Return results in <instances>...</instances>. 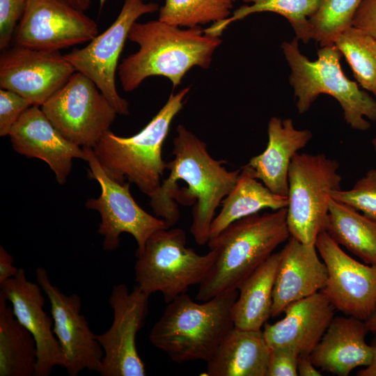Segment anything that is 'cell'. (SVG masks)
I'll use <instances>...</instances> for the list:
<instances>
[{
    "label": "cell",
    "instance_id": "cell-1",
    "mask_svg": "<svg viewBox=\"0 0 376 376\" xmlns=\"http://www.w3.org/2000/svg\"><path fill=\"white\" fill-rule=\"evenodd\" d=\"M173 139V159L166 162L168 178L151 195L150 204L155 215L173 226L180 212L175 200L193 205L190 233L200 246L207 244L215 211L235 185L240 169L228 171L224 160L208 152L206 143L178 125Z\"/></svg>",
    "mask_w": 376,
    "mask_h": 376
},
{
    "label": "cell",
    "instance_id": "cell-2",
    "mask_svg": "<svg viewBox=\"0 0 376 376\" xmlns=\"http://www.w3.org/2000/svg\"><path fill=\"white\" fill-rule=\"evenodd\" d=\"M128 39L139 48L118 68L126 92L137 88L151 76L166 77L173 87L178 86L191 68H208L221 43L219 37L205 34L201 26L182 29L159 19L134 22Z\"/></svg>",
    "mask_w": 376,
    "mask_h": 376
},
{
    "label": "cell",
    "instance_id": "cell-3",
    "mask_svg": "<svg viewBox=\"0 0 376 376\" xmlns=\"http://www.w3.org/2000/svg\"><path fill=\"white\" fill-rule=\"evenodd\" d=\"M290 237L287 207L234 221L207 242L215 259L198 285L196 299L208 300L237 290L241 283Z\"/></svg>",
    "mask_w": 376,
    "mask_h": 376
},
{
    "label": "cell",
    "instance_id": "cell-4",
    "mask_svg": "<svg viewBox=\"0 0 376 376\" xmlns=\"http://www.w3.org/2000/svg\"><path fill=\"white\" fill-rule=\"evenodd\" d=\"M238 290L197 303L183 293L168 303L149 340L174 362H207L234 328L233 307Z\"/></svg>",
    "mask_w": 376,
    "mask_h": 376
},
{
    "label": "cell",
    "instance_id": "cell-5",
    "mask_svg": "<svg viewBox=\"0 0 376 376\" xmlns=\"http://www.w3.org/2000/svg\"><path fill=\"white\" fill-rule=\"evenodd\" d=\"M189 87L170 95L167 102L137 134L122 137L106 132L93 148L105 173L114 180L134 183L148 197L161 185L166 162L162 146Z\"/></svg>",
    "mask_w": 376,
    "mask_h": 376
},
{
    "label": "cell",
    "instance_id": "cell-6",
    "mask_svg": "<svg viewBox=\"0 0 376 376\" xmlns=\"http://www.w3.org/2000/svg\"><path fill=\"white\" fill-rule=\"evenodd\" d=\"M298 40L295 37L281 44L291 69L289 81L298 112L305 113L320 94H327L339 102L344 119L352 128L368 130L370 123L365 118L376 121V99L346 77L340 63L343 55L336 45L321 47L318 59L311 61L300 52Z\"/></svg>",
    "mask_w": 376,
    "mask_h": 376
},
{
    "label": "cell",
    "instance_id": "cell-7",
    "mask_svg": "<svg viewBox=\"0 0 376 376\" xmlns=\"http://www.w3.org/2000/svg\"><path fill=\"white\" fill-rule=\"evenodd\" d=\"M185 232L180 228L162 229L147 240L136 255V285L148 295L160 292L168 304L200 284L214 263L215 252L198 254L186 246Z\"/></svg>",
    "mask_w": 376,
    "mask_h": 376
},
{
    "label": "cell",
    "instance_id": "cell-8",
    "mask_svg": "<svg viewBox=\"0 0 376 376\" xmlns=\"http://www.w3.org/2000/svg\"><path fill=\"white\" fill-rule=\"evenodd\" d=\"M338 161L324 154H295L288 182L287 225L290 237L315 245L325 231L330 194L340 189Z\"/></svg>",
    "mask_w": 376,
    "mask_h": 376
},
{
    "label": "cell",
    "instance_id": "cell-9",
    "mask_svg": "<svg viewBox=\"0 0 376 376\" xmlns=\"http://www.w3.org/2000/svg\"><path fill=\"white\" fill-rule=\"evenodd\" d=\"M82 148L84 160L88 165V176L97 180L101 188L100 195L87 200L86 207L100 214L97 233L104 237L103 249L107 251L116 249L120 246V235L126 233L134 238L136 255L139 254L154 233L170 227L164 220L151 215L137 204L130 193V182H117L105 173L93 148Z\"/></svg>",
    "mask_w": 376,
    "mask_h": 376
},
{
    "label": "cell",
    "instance_id": "cell-10",
    "mask_svg": "<svg viewBox=\"0 0 376 376\" xmlns=\"http://www.w3.org/2000/svg\"><path fill=\"white\" fill-rule=\"evenodd\" d=\"M40 108L66 139L81 148H93L118 114L95 84L79 72Z\"/></svg>",
    "mask_w": 376,
    "mask_h": 376
},
{
    "label": "cell",
    "instance_id": "cell-11",
    "mask_svg": "<svg viewBox=\"0 0 376 376\" xmlns=\"http://www.w3.org/2000/svg\"><path fill=\"white\" fill-rule=\"evenodd\" d=\"M159 9L156 3L143 0H124L116 20L81 49L65 54L76 72L92 80L106 97L118 114H129V103L118 93L116 71L130 30L141 16Z\"/></svg>",
    "mask_w": 376,
    "mask_h": 376
},
{
    "label": "cell",
    "instance_id": "cell-12",
    "mask_svg": "<svg viewBox=\"0 0 376 376\" xmlns=\"http://www.w3.org/2000/svg\"><path fill=\"white\" fill-rule=\"evenodd\" d=\"M150 295L137 285L131 291L125 283L113 285L108 303L113 321L107 331L96 334L104 352L102 376H144L146 368L136 348L138 332L148 313Z\"/></svg>",
    "mask_w": 376,
    "mask_h": 376
},
{
    "label": "cell",
    "instance_id": "cell-13",
    "mask_svg": "<svg viewBox=\"0 0 376 376\" xmlns=\"http://www.w3.org/2000/svg\"><path fill=\"white\" fill-rule=\"evenodd\" d=\"M97 35V24L67 0H29L12 41L14 45L60 51Z\"/></svg>",
    "mask_w": 376,
    "mask_h": 376
},
{
    "label": "cell",
    "instance_id": "cell-14",
    "mask_svg": "<svg viewBox=\"0 0 376 376\" xmlns=\"http://www.w3.org/2000/svg\"><path fill=\"white\" fill-rule=\"evenodd\" d=\"M315 245L328 272L321 292L336 310L368 320L376 308V266L352 258L326 231L318 236Z\"/></svg>",
    "mask_w": 376,
    "mask_h": 376
},
{
    "label": "cell",
    "instance_id": "cell-15",
    "mask_svg": "<svg viewBox=\"0 0 376 376\" xmlns=\"http://www.w3.org/2000/svg\"><path fill=\"white\" fill-rule=\"evenodd\" d=\"M36 278L49 299L53 331L65 357L68 374L77 376L84 370L98 373L104 352L81 313L80 297L62 292L42 267L36 269Z\"/></svg>",
    "mask_w": 376,
    "mask_h": 376
},
{
    "label": "cell",
    "instance_id": "cell-16",
    "mask_svg": "<svg viewBox=\"0 0 376 376\" xmlns=\"http://www.w3.org/2000/svg\"><path fill=\"white\" fill-rule=\"evenodd\" d=\"M76 72L60 51L14 45L0 56V88L41 107Z\"/></svg>",
    "mask_w": 376,
    "mask_h": 376
},
{
    "label": "cell",
    "instance_id": "cell-17",
    "mask_svg": "<svg viewBox=\"0 0 376 376\" xmlns=\"http://www.w3.org/2000/svg\"><path fill=\"white\" fill-rule=\"evenodd\" d=\"M38 283L17 274L0 284V294L10 304L17 320L32 334L37 348L35 376H49L55 366L65 368L66 359L53 331V319L44 310L45 297Z\"/></svg>",
    "mask_w": 376,
    "mask_h": 376
},
{
    "label": "cell",
    "instance_id": "cell-18",
    "mask_svg": "<svg viewBox=\"0 0 376 376\" xmlns=\"http://www.w3.org/2000/svg\"><path fill=\"white\" fill-rule=\"evenodd\" d=\"M8 136L15 151L45 162L60 185L65 183L72 159H84L83 148L66 139L38 106L28 108L13 126Z\"/></svg>",
    "mask_w": 376,
    "mask_h": 376
},
{
    "label": "cell",
    "instance_id": "cell-19",
    "mask_svg": "<svg viewBox=\"0 0 376 376\" xmlns=\"http://www.w3.org/2000/svg\"><path fill=\"white\" fill-rule=\"evenodd\" d=\"M335 308L320 291L295 301L284 310L285 316L266 322L263 335L270 348H290L299 355L311 354L335 314Z\"/></svg>",
    "mask_w": 376,
    "mask_h": 376
},
{
    "label": "cell",
    "instance_id": "cell-20",
    "mask_svg": "<svg viewBox=\"0 0 376 376\" xmlns=\"http://www.w3.org/2000/svg\"><path fill=\"white\" fill-rule=\"evenodd\" d=\"M315 245L304 244L290 237L281 251L273 290L272 317L282 313L290 304L320 292L328 272Z\"/></svg>",
    "mask_w": 376,
    "mask_h": 376
},
{
    "label": "cell",
    "instance_id": "cell-21",
    "mask_svg": "<svg viewBox=\"0 0 376 376\" xmlns=\"http://www.w3.org/2000/svg\"><path fill=\"white\" fill-rule=\"evenodd\" d=\"M368 331L363 320L349 315L334 317L310 354L313 364L338 376H347L356 368L367 366L372 359L371 345L366 342Z\"/></svg>",
    "mask_w": 376,
    "mask_h": 376
},
{
    "label": "cell",
    "instance_id": "cell-22",
    "mask_svg": "<svg viewBox=\"0 0 376 376\" xmlns=\"http://www.w3.org/2000/svg\"><path fill=\"white\" fill-rule=\"evenodd\" d=\"M268 142L265 150L250 159L256 178L272 192L288 197V171L292 158L313 137L308 130H298L291 118H270L267 125Z\"/></svg>",
    "mask_w": 376,
    "mask_h": 376
},
{
    "label": "cell",
    "instance_id": "cell-23",
    "mask_svg": "<svg viewBox=\"0 0 376 376\" xmlns=\"http://www.w3.org/2000/svg\"><path fill=\"white\" fill-rule=\"evenodd\" d=\"M270 350L262 329L234 327L207 362V375L267 376Z\"/></svg>",
    "mask_w": 376,
    "mask_h": 376
},
{
    "label": "cell",
    "instance_id": "cell-24",
    "mask_svg": "<svg viewBox=\"0 0 376 376\" xmlns=\"http://www.w3.org/2000/svg\"><path fill=\"white\" fill-rule=\"evenodd\" d=\"M281 251L273 253L239 285L233 307L234 327L261 330L272 317L273 290Z\"/></svg>",
    "mask_w": 376,
    "mask_h": 376
},
{
    "label": "cell",
    "instance_id": "cell-25",
    "mask_svg": "<svg viewBox=\"0 0 376 376\" xmlns=\"http://www.w3.org/2000/svg\"><path fill=\"white\" fill-rule=\"evenodd\" d=\"M288 203L287 196L272 192L255 178L251 167L246 164L240 169L235 185L221 202V209L211 224L210 239L237 220L263 209L287 207Z\"/></svg>",
    "mask_w": 376,
    "mask_h": 376
},
{
    "label": "cell",
    "instance_id": "cell-26",
    "mask_svg": "<svg viewBox=\"0 0 376 376\" xmlns=\"http://www.w3.org/2000/svg\"><path fill=\"white\" fill-rule=\"evenodd\" d=\"M325 231L366 264L376 266V221L331 197Z\"/></svg>",
    "mask_w": 376,
    "mask_h": 376
},
{
    "label": "cell",
    "instance_id": "cell-27",
    "mask_svg": "<svg viewBox=\"0 0 376 376\" xmlns=\"http://www.w3.org/2000/svg\"><path fill=\"white\" fill-rule=\"evenodd\" d=\"M37 348L32 334L17 320L0 294V376H35Z\"/></svg>",
    "mask_w": 376,
    "mask_h": 376
},
{
    "label": "cell",
    "instance_id": "cell-28",
    "mask_svg": "<svg viewBox=\"0 0 376 376\" xmlns=\"http://www.w3.org/2000/svg\"><path fill=\"white\" fill-rule=\"evenodd\" d=\"M249 5L236 9L231 17L213 23L203 29L209 36L219 37L232 22L242 19L249 15L272 12L284 17L292 27L296 38L304 43L312 39L309 19L319 8L320 0H243Z\"/></svg>",
    "mask_w": 376,
    "mask_h": 376
},
{
    "label": "cell",
    "instance_id": "cell-29",
    "mask_svg": "<svg viewBox=\"0 0 376 376\" xmlns=\"http://www.w3.org/2000/svg\"><path fill=\"white\" fill-rule=\"evenodd\" d=\"M334 45L345 57L357 81L376 95V39L351 26L337 36Z\"/></svg>",
    "mask_w": 376,
    "mask_h": 376
},
{
    "label": "cell",
    "instance_id": "cell-30",
    "mask_svg": "<svg viewBox=\"0 0 376 376\" xmlns=\"http://www.w3.org/2000/svg\"><path fill=\"white\" fill-rule=\"evenodd\" d=\"M235 0H165L159 20L179 27L215 23L229 17Z\"/></svg>",
    "mask_w": 376,
    "mask_h": 376
},
{
    "label": "cell",
    "instance_id": "cell-31",
    "mask_svg": "<svg viewBox=\"0 0 376 376\" xmlns=\"http://www.w3.org/2000/svg\"><path fill=\"white\" fill-rule=\"evenodd\" d=\"M363 0H320L309 19L312 39L321 47L334 44L337 36L352 26L354 14Z\"/></svg>",
    "mask_w": 376,
    "mask_h": 376
},
{
    "label": "cell",
    "instance_id": "cell-32",
    "mask_svg": "<svg viewBox=\"0 0 376 376\" xmlns=\"http://www.w3.org/2000/svg\"><path fill=\"white\" fill-rule=\"evenodd\" d=\"M331 197L376 221V169L369 170L349 190H335Z\"/></svg>",
    "mask_w": 376,
    "mask_h": 376
},
{
    "label": "cell",
    "instance_id": "cell-33",
    "mask_svg": "<svg viewBox=\"0 0 376 376\" xmlns=\"http://www.w3.org/2000/svg\"><path fill=\"white\" fill-rule=\"evenodd\" d=\"M33 104L19 94L0 89V136L8 135L22 113Z\"/></svg>",
    "mask_w": 376,
    "mask_h": 376
},
{
    "label": "cell",
    "instance_id": "cell-34",
    "mask_svg": "<svg viewBox=\"0 0 376 376\" xmlns=\"http://www.w3.org/2000/svg\"><path fill=\"white\" fill-rule=\"evenodd\" d=\"M29 0H0V49H8Z\"/></svg>",
    "mask_w": 376,
    "mask_h": 376
},
{
    "label": "cell",
    "instance_id": "cell-35",
    "mask_svg": "<svg viewBox=\"0 0 376 376\" xmlns=\"http://www.w3.org/2000/svg\"><path fill=\"white\" fill-rule=\"evenodd\" d=\"M267 376H297L299 354L283 347L270 348Z\"/></svg>",
    "mask_w": 376,
    "mask_h": 376
},
{
    "label": "cell",
    "instance_id": "cell-36",
    "mask_svg": "<svg viewBox=\"0 0 376 376\" xmlns=\"http://www.w3.org/2000/svg\"><path fill=\"white\" fill-rule=\"evenodd\" d=\"M352 26L376 39V0L362 1L354 14Z\"/></svg>",
    "mask_w": 376,
    "mask_h": 376
},
{
    "label": "cell",
    "instance_id": "cell-37",
    "mask_svg": "<svg viewBox=\"0 0 376 376\" xmlns=\"http://www.w3.org/2000/svg\"><path fill=\"white\" fill-rule=\"evenodd\" d=\"M13 263V257L0 246V284L17 274L19 268Z\"/></svg>",
    "mask_w": 376,
    "mask_h": 376
},
{
    "label": "cell",
    "instance_id": "cell-38",
    "mask_svg": "<svg viewBox=\"0 0 376 376\" xmlns=\"http://www.w3.org/2000/svg\"><path fill=\"white\" fill-rule=\"evenodd\" d=\"M297 373L300 376H321L320 370L313 364L310 354L299 355Z\"/></svg>",
    "mask_w": 376,
    "mask_h": 376
},
{
    "label": "cell",
    "instance_id": "cell-39",
    "mask_svg": "<svg viewBox=\"0 0 376 376\" xmlns=\"http://www.w3.org/2000/svg\"><path fill=\"white\" fill-rule=\"evenodd\" d=\"M370 345L372 347L371 361L367 366L357 372V376H376V337L373 339Z\"/></svg>",
    "mask_w": 376,
    "mask_h": 376
},
{
    "label": "cell",
    "instance_id": "cell-40",
    "mask_svg": "<svg viewBox=\"0 0 376 376\" xmlns=\"http://www.w3.org/2000/svg\"><path fill=\"white\" fill-rule=\"evenodd\" d=\"M76 8L86 11L91 6V0H67Z\"/></svg>",
    "mask_w": 376,
    "mask_h": 376
},
{
    "label": "cell",
    "instance_id": "cell-41",
    "mask_svg": "<svg viewBox=\"0 0 376 376\" xmlns=\"http://www.w3.org/2000/svg\"><path fill=\"white\" fill-rule=\"evenodd\" d=\"M365 322L369 329V331L376 333V308L373 313V314L370 316V318Z\"/></svg>",
    "mask_w": 376,
    "mask_h": 376
},
{
    "label": "cell",
    "instance_id": "cell-42",
    "mask_svg": "<svg viewBox=\"0 0 376 376\" xmlns=\"http://www.w3.org/2000/svg\"><path fill=\"white\" fill-rule=\"evenodd\" d=\"M375 99H376V95H375ZM372 143H373V146L374 148L375 151H376V137L373 139Z\"/></svg>",
    "mask_w": 376,
    "mask_h": 376
},
{
    "label": "cell",
    "instance_id": "cell-43",
    "mask_svg": "<svg viewBox=\"0 0 376 376\" xmlns=\"http://www.w3.org/2000/svg\"></svg>",
    "mask_w": 376,
    "mask_h": 376
}]
</instances>
